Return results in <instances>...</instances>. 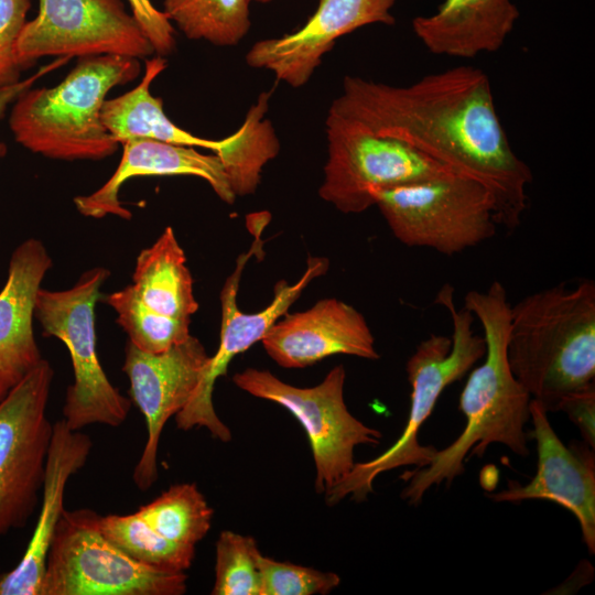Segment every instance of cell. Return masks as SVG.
<instances>
[{
	"mask_svg": "<svg viewBox=\"0 0 595 595\" xmlns=\"http://www.w3.org/2000/svg\"><path fill=\"white\" fill-rule=\"evenodd\" d=\"M328 112L405 142L476 180L493 197L498 226L512 231L520 225L532 172L513 151L480 68L455 66L408 86L345 76Z\"/></svg>",
	"mask_w": 595,
	"mask_h": 595,
	"instance_id": "obj_1",
	"label": "cell"
},
{
	"mask_svg": "<svg viewBox=\"0 0 595 595\" xmlns=\"http://www.w3.org/2000/svg\"><path fill=\"white\" fill-rule=\"evenodd\" d=\"M464 307L477 318L484 331V361L468 376L459 397V410L466 419L458 437L437 450L431 463L401 474L407 485L401 497L411 506L421 504L432 486H450L464 473V462L483 457L491 444H501L515 454L529 455L531 397L511 372L507 345L510 304L504 284L493 281L485 291L472 290L464 296Z\"/></svg>",
	"mask_w": 595,
	"mask_h": 595,
	"instance_id": "obj_2",
	"label": "cell"
},
{
	"mask_svg": "<svg viewBox=\"0 0 595 595\" xmlns=\"http://www.w3.org/2000/svg\"><path fill=\"white\" fill-rule=\"evenodd\" d=\"M507 356L516 379L547 412L594 385V281L560 282L510 305Z\"/></svg>",
	"mask_w": 595,
	"mask_h": 595,
	"instance_id": "obj_3",
	"label": "cell"
},
{
	"mask_svg": "<svg viewBox=\"0 0 595 595\" xmlns=\"http://www.w3.org/2000/svg\"><path fill=\"white\" fill-rule=\"evenodd\" d=\"M137 58L121 55L82 57L55 87L28 88L15 99L10 128L32 152L61 160L102 159L119 145L101 120L108 91L133 80Z\"/></svg>",
	"mask_w": 595,
	"mask_h": 595,
	"instance_id": "obj_4",
	"label": "cell"
},
{
	"mask_svg": "<svg viewBox=\"0 0 595 595\" xmlns=\"http://www.w3.org/2000/svg\"><path fill=\"white\" fill-rule=\"evenodd\" d=\"M434 303L447 310L453 333L451 337L431 334L408 359L411 403L405 428L389 448L370 461L355 463L340 482L325 491L327 505L334 506L346 497L361 502L372 493L374 480L380 474L404 466L424 467L436 453L435 446L420 444V428L432 414L444 389L462 379L484 357L486 342L473 331L474 315L465 307H456L450 283L439 290Z\"/></svg>",
	"mask_w": 595,
	"mask_h": 595,
	"instance_id": "obj_5",
	"label": "cell"
},
{
	"mask_svg": "<svg viewBox=\"0 0 595 595\" xmlns=\"http://www.w3.org/2000/svg\"><path fill=\"white\" fill-rule=\"evenodd\" d=\"M166 65V60L160 55L147 60L145 73L138 86L105 100L100 116L108 132L121 144L132 139H153L210 150L220 158L236 197L255 193L262 169L280 151L274 128L266 118L268 98L258 97L232 134L221 140L204 139L176 126L165 115L162 99L151 95V83Z\"/></svg>",
	"mask_w": 595,
	"mask_h": 595,
	"instance_id": "obj_6",
	"label": "cell"
},
{
	"mask_svg": "<svg viewBox=\"0 0 595 595\" xmlns=\"http://www.w3.org/2000/svg\"><path fill=\"white\" fill-rule=\"evenodd\" d=\"M110 272L96 267L82 273L66 290L40 289L34 317L44 336H53L68 349L74 381L67 388L63 420L72 430L90 424L119 426L128 418L131 401L106 376L96 349L95 309Z\"/></svg>",
	"mask_w": 595,
	"mask_h": 595,
	"instance_id": "obj_7",
	"label": "cell"
},
{
	"mask_svg": "<svg viewBox=\"0 0 595 595\" xmlns=\"http://www.w3.org/2000/svg\"><path fill=\"white\" fill-rule=\"evenodd\" d=\"M91 509L65 510L45 561L40 595H182L185 572L131 559L99 530Z\"/></svg>",
	"mask_w": 595,
	"mask_h": 595,
	"instance_id": "obj_8",
	"label": "cell"
},
{
	"mask_svg": "<svg viewBox=\"0 0 595 595\" xmlns=\"http://www.w3.org/2000/svg\"><path fill=\"white\" fill-rule=\"evenodd\" d=\"M374 201L400 242L445 256L493 238L499 227L488 190L457 173L382 190Z\"/></svg>",
	"mask_w": 595,
	"mask_h": 595,
	"instance_id": "obj_9",
	"label": "cell"
},
{
	"mask_svg": "<svg viewBox=\"0 0 595 595\" xmlns=\"http://www.w3.org/2000/svg\"><path fill=\"white\" fill-rule=\"evenodd\" d=\"M328 158L320 196L345 214L375 206V193L441 178L453 170L398 139L328 112ZM458 174V173H457Z\"/></svg>",
	"mask_w": 595,
	"mask_h": 595,
	"instance_id": "obj_10",
	"label": "cell"
},
{
	"mask_svg": "<svg viewBox=\"0 0 595 595\" xmlns=\"http://www.w3.org/2000/svg\"><path fill=\"white\" fill-rule=\"evenodd\" d=\"M345 379L343 365L335 366L322 382L309 388L292 386L257 368H247L232 377L239 389L283 407L303 426L315 464L317 494H325L351 470L356 446L378 445L382 437L379 430L348 411Z\"/></svg>",
	"mask_w": 595,
	"mask_h": 595,
	"instance_id": "obj_11",
	"label": "cell"
},
{
	"mask_svg": "<svg viewBox=\"0 0 595 595\" xmlns=\"http://www.w3.org/2000/svg\"><path fill=\"white\" fill-rule=\"evenodd\" d=\"M53 376L42 358L0 401V538L25 526L42 491L53 432L46 416Z\"/></svg>",
	"mask_w": 595,
	"mask_h": 595,
	"instance_id": "obj_12",
	"label": "cell"
},
{
	"mask_svg": "<svg viewBox=\"0 0 595 595\" xmlns=\"http://www.w3.org/2000/svg\"><path fill=\"white\" fill-rule=\"evenodd\" d=\"M153 46L121 0H39L15 46L21 65L43 56H150Z\"/></svg>",
	"mask_w": 595,
	"mask_h": 595,
	"instance_id": "obj_13",
	"label": "cell"
},
{
	"mask_svg": "<svg viewBox=\"0 0 595 595\" xmlns=\"http://www.w3.org/2000/svg\"><path fill=\"white\" fill-rule=\"evenodd\" d=\"M260 244L259 235H257L251 249L238 257L234 272L225 281L220 292L219 346L215 355L208 357L190 402L175 415L176 426L180 430L205 428L213 437L221 442L231 440L229 428L218 418L214 409L213 391L216 380L226 375L230 361L237 355L245 353L257 342H261L270 327L288 312L304 289L328 269L327 259L309 257L306 269L295 283L289 284L280 280L275 284L273 300L266 309L255 313L241 312L237 304L241 274Z\"/></svg>",
	"mask_w": 595,
	"mask_h": 595,
	"instance_id": "obj_14",
	"label": "cell"
},
{
	"mask_svg": "<svg viewBox=\"0 0 595 595\" xmlns=\"http://www.w3.org/2000/svg\"><path fill=\"white\" fill-rule=\"evenodd\" d=\"M208 357L201 340L192 335L161 353L141 350L128 340L122 370L148 431L132 475L139 489L147 490L156 482L162 430L190 402Z\"/></svg>",
	"mask_w": 595,
	"mask_h": 595,
	"instance_id": "obj_15",
	"label": "cell"
},
{
	"mask_svg": "<svg viewBox=\"0 0 595 595\" xmlns=\"http://www.w3.org/2000/svg\"><path fill=\"white\" fill-rule=\"evenodd\" d=\"M529 437L537 444V473L520 485L508 480L507 488L490 496L495 502L518 504L527 499H547L571 513L580 523L582 539L591 554L595 553V455L587 443L571 442L565 446L552 429L548 412L531 399Z\"/></svg>",
	"mask_w": 595,
	"mask_h": 595,
	"instance_id": "obj_16",
	"label": "cell"
},
{
	"mask_svg": "<svg viewBox=\"0 0 595 595\" xmlns=\"http://www.w3.org/2000/svg\"><path fill=\"white\" fill-rule=\"evenodd\" d=\"M397 0H320L303 26L275 39L256 42L245 60L252 68L271 71L293 88L304 86L336 41L363 26L393 25Z\"/></svg>",
	"mask_w": 595,
	"mask_h": 595,
	"instance_id": "obj_17",
	"label": "cell"
},
{
	"mask_svg": "<svg viewBox=\"0 0 595 595\" xmlns=\"http://www.w3.org/2000/svg\"><path fill=\"white\" fill-rule=\"evenodd\" d=\"M261 343L284 368H304L339 354L369 360L380 357L364 315L335 298L320 300L303 312H286Z\"/></svg>",
	"mask_w": 595,
	"mask_h": 595,
	"instance_id": "obj_18",
	"label": "cell"
},
{
	"mask_svg": "<svg viewBox=\"0 0 595 595\" xmlns=\"http://www.w3.org/2000/svg\"><path fill=\"white\" fill-rule=\"evenodd\" d=\"M122 145V158L111 177L95 192L74 198L82 215L130 219V212L119 201V192L125 182L136 176H196L205 180L221 201L231 204L236 199L223 162L215 153L203 154L195 148L153 139H132Z\"/></svg>",
	"mask_w": 595,
	"mask_h": 595,
	"instance_id": "obj_19",
	"label": "cell"
},
{
	"mask_svg": "<svg viewBox=\"0 0 595 595\" xmlns=\"http://www.w3.org/2000/svg\"><path fill=\"white\" fill-rule=\"evenodd\" d=\"M91 439L69 429L63 419L53 423L47 451L40 515L19 564L0 576V595H40L46 555L63 516L68 479L80 470L90 454Z\"/></svg>",
	"mask_w": 595,
	"mask_h": 595,
	"instance_id": "obj_20",
	"label": "cell"
},
{
	"mask_svg": "<svg viewBox=\"0 0 595 595\" xmlns=\"http://www.w3.org/2000/svg\"><path fill=\"white\" fill-rule=\"evenodd\" d=\"M51 267L46 248L35 238L24 240L11 255L0 291V375L10 387L42 360L33 317L41 283Z\"/></svg>",
	"mask_w": 595,
	"mask_h": 595,
	"instance_id": "obj_21",
	"label": "cell"
},
{
	"mask_svg": "<svg viewBox=\"0 0 595 595\" xmlns=\"http://www.w3.org/2000/svg\"><path fill=\"white\" fill-rule=\"evenodd\" d=\"M520 13L511 0H444L431 15L412 20V31L436 55L473 58L500 50Z\"/></svg>",
	"mask_w": 595,
	"mask_h": 595,
	"instance_id": "obj_22",
	"label": "cell"
},
{
	"mask_svg": "<svg viewBox=\"0 0 595 595\" xmlns=\"http://www.w3.org/2000/svg\"><path fill=\"white\" fill-rule=\"evenodd\" d=\"M130 285L137 298L160 316L191 323L198 309L186 257L172 227L140 251Z\"/></svg>",
	"mask_w": 595,
	"mask_h": 595,
	"instance_id": "obj_23",
	"label": "cell"
},
{
	"mask_svg": "<svg viewBox=\"0 0 595 595\" xmlns=\"http://www.w3.org/2000/svg\"><path fill=\"white\" fill-rule=\"evenodd\" d=\"M250 1L163 0V12L190 40L234 46L250 29Z\"/></svg>",
	"mask_w": 595,
	"mask_h": 595,
	"instance_id": "obj_24",
	"label": "cell"
},
{
	"mask_svg": "<svg viewBox=\"0 0 595 595\" xmlns=\"http://www.w3.org/2000/svg\"><path fill=\"white\" fill-rule=\"evenodd\" d=\"M99 530L117 548L142 564L174 572L191 567L195 547L169 540L138 512L99 516Z\"/></svg>",
	"mask_w": 595,
	"mask_h": 595,
	"instance_id": "obj_25",
	"label": "cell"
},
{
	"mask_svg": "<svg viewBox=\"0 0 595 595\" xmlns=\"http://www.w3.org/2000/svg\"><path fill=\"white\" fill-rule=\"evenodd\" d=\"M137 511L163 537L193 547L208 533L214 516L194 483L172 485Z\"/></svg>",
	"mask_w": 595,
	"mask_h": 595,
	"instance_id": "obj_26",
	"label": "cell"
},
{
	"mask_svg": "<svg viewBox=\"0 0 595 595\" xmlns=\"http://www.w3.org/2000/svg\"><path fill=\"white\" fill-rule=\"evenodd\" d=\"M106 301L116 311L117 322L129 342L141 350L161 353L191 335V323L153 313L137 298L130 284L109 294Z\"/></svg>",
	"mask_w": 595,
	"mask_h": 595,
	"instance_id": "obj_27",
	"label": "cell"
},
{
	"mask_svg": "<svg viewBox=\"0 0 595 595\" xmlns=\"http://www.w3.org/2000/svg\"><path fill=\"white\" fill-rule=\"evenodd\" d=\"M252 537L230 530L220 532L216 541L213 595H259L260 555Z\"/></svg>",
	"mask_w": 595,
	"mask_h": 595,
	"instance_id": "obj_28",
	"label": "cell"
},
{
	"mask_svg": "<svg viewBox=\"0 0 595 595\" xmlns=\"http://www.w3.org/2000/svg\"><path fill=\"white\" fill-rule=\"evenodd\" d=\"M260 572L259 595L328 594L340 583L333 572L280 562L262 554L258 558Z\"/></svg>",
	"mask_w": 595,
	"mask_h": 595,
	"instance_id": "obj_29",
	"label": "cell"
},
{
	"mask_svg": "<svg viewBox=\"0 0 595 595\" xmlns=\"http://www.w3.org/2000/svg\"><path fill=\"white\" fill-rule=\"evenodd\" d=\"M31 0H0V86L19 82L15 46L26 23Z\"/></svg>",
	"mask_w": 595,
	"mask_h": 595,
	"instance_id": "obj_30",
	"label": "cell"
},
{
	"mask_svg": "<svg viewBox=\"0 0 595 595\" xmlns=\"http://www.w3.org/2000/svg\"><path fill=\"white\" fill-rule=\"evenodd\" d=\"M127 1L154 52L163 57L172 53L175 48L174 28L164 12L156 9L151 0Z\"/></svg>",
	"mask_w": 595,
	"mask_h": 595,
	"instance_id": "obj_31",
	"label": "cell"
},
{
	"mask_svg": "<svg viewBox=\"0 0 595 595\" xmlns=\"http://www.w3.org/2000/svg\"><path fill=\"white\" fill-rule=\"evenodd\" d=\"M559 411L567 414L578 428L583 441L595 447V385L565 397Z\"/></svg>",
	"mask_w": 595,
	"mask_h": 595,
	"instance_id": "obj_32",
	"label": "cell"
},
{
	"mask_svg": "<svg viewBox=\"0 0 595 595\" xmlns=\"http://www.w3.org/2000/svg\"><path fill=\"white\" fill-rule=\"evenodd\" d=\"M69 58L68 57H57L48 65H45L42 67L37 73L32 75L31 77L19 80L14 84L7 85V86H0V118L3 115L7 107L14 101L21 93L31 87V85L40 78L42 75H45L46 73L62 66L65 64ZM6 147L3 143L0 142V158L4 154Z\"/></svg>",
	"mask_w": 595,
	"mask_h": 595,
	"instance_id": "obj_33",
	"label": "cell"
},
{
	"mask_svg": "<svg viewBox=\"0 0 595 595\" xmlns=\"http://www.w3.org/2000/svg\"><path fill=\"white\" fill-rule=\"evenodd\" d=\"M10 388L11 387L8 385V382L0 375V401L4 398Z\"/></svg>",
	"mask_w": 595,
	"mask_h": 595,
	"instance_id": "obj_34",
	"label": "cell"
},
{
	"mask_svg": "<svg viewBox=\"0 0 595 595\" xmlns=\"http://www.w3.org/2000/svg\"><path fill=\"white\" fill-rule=\"evenodd\" d=\"M253 1L260 2V3H267V2H270V1H272V0H253Z\"/></svg>",
	"mask_w": 595,
	"mask_h": 595,
	"instance_id": "obj_35",
	"label": "cell"
}]
</instances>
